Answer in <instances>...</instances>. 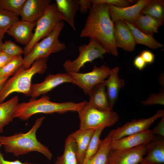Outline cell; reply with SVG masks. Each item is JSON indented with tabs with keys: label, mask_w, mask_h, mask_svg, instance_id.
Masks as SVG:
<instances>
[{
	"label": "cell",
	"mask_w": 164,
	"mask_h": 164,
	"mask_svg": "<svg viewBox=\"0 0 164 164\" xmlns=\"http://www.w3.org/2000/svg\"><path fill=\"white\" fill-rule=\"evenodd\" d=\"M23 58L21 55L14 56L0 69V76L10 77L15 74L22 67Z\"/></svg>",
	"instance_id": "4dcf8cb0"
},
{
	"label": "cell",
	"mask_w": 164,
	"mask_h": 164,
	"mask_svg": "<svg viewBox=\"0 0 164 164\" xmlns=\"http://www.w3.org/2000/svg\"><path fill=\"white\" fill-rule=\"evenodd\" d=\"M95 130L80 128L68 136L75 142L78 164H82L86 150Z\"/></svg>",
	"instance_id": "d6986e66"
},
{
	"label": "cell",
	"mask_w": 164,
	"mask_h": 164,
	"mask_svg": "<svg viewBox=\"0 0 164 164\" xmlns=\"http://www.w3.org/2000/svg\"><path fill=\"white\" fill-rule=\"evenodd\" d=\"M124 21L131 32L136 44H143L153 49L163 47V45L155 40L153 36L145 34L135 27L133 24Z\"/></svg>",
	"instance_id": "d4e9b609"
},
{
	"label": "cell",
	"mask_w": 164,
	"mask_h": 164,
	"mask_svg": "<svg viewBox=\"0 0 164 164\" xmlns=\"http://www.w3.org/2000/svg\"><path fill=\"white\" fill-rule=\"evenodd\" d=\"M32 164H37L36 163H32Z\"/></svg>",
	"instance_id": "f6af8a7d"
},
{
	"label": "cell",
	"mask_w": 164,
	"mask_h": 164,
	"mask_svg": "<svg viewBox=\"0 0 164 164\" xmlns=\"http://www.w3.org/2000/svg\"><path fill=\"white\" fill-rule=\"evenodd\" d=\"M49 57L36 60L28 69L22 67L13 76L9 79L0 91V103L3 102L10 94L14 92L22 93L30 96L31 80L36 73L42 74L46 71Z\"/></svg>",
	"instance_id": "277c9868"
},
{
	"label": "cell",
	"mask_w": 164,
	"mask_h": 164,
	"mask_svg": "<svg viewBox=\"0 0 164 164\" xmlns=\"http://www.w3.org/2000/svg\"><path fill=\"white\" fill-rule=\"evenodd\" d=\"M119 69L118 67L111 69L108 79L103 82L106 87L108 101L112 109L117 101L120 90L125 85L124 80L118 76Z\"/></svg>",
	"instance_id": "ffe728a7"
},
{
	"label": "cell",
	"mask_w": 164,
	"mask_h": 164,
	"mask_svg": "<svg viewBox=\"0 0 164 164\" xmlns=\"http://www.w3.org/2000/svg\"><path fill=\"white\" fill-rule=\"evenodd\" d=\"M92 4L103 3L111 4L121 7H125L132 5V1L126 0H91Z\"/></svg>",
	"instance_id": "e575fe53"
},
{
	"label": "cell",
	"mask_w": 164,
	"mask_h": 164,
	"mask_svg": "<svg viewBox=\"0 0 164 164\" xmlns=\"http://www.w3.org/2000/svg\"><path fill=\"white\" fill-rule=\"evenodd\" d=\"M79 11L82 13H86L92 5L91 0H79Z\"/></svg>",
	"instance_id": "74e56055"
},
{
	"label": "cell",
	"mask_w": 164,
	"mask_h": 164,
	"mask_svg": "<svg viewBox=\"0 0 164 164\" xmlns=\"http://www.w3.org/2000/svg\"><path fill=\"white\" fill-rule=\"evenodd\" d=\"M155 136L152 130L149 129L118 140L111 141L110 145V149L123 150L146 145L153 139Z\"/></svg>",
	"instance_id": "5bb4252c"
},
{
	"label": "cell",
	"mask_w": 164,
	"mask_h": 164,
	"mask_svg": "<svg viewBox=\"0 0 164 164\" xmlns=\"http://www.w3.org/2000/svg\"><path fill=\"white\" fill-rule=\"evenodd\" d=\"M147 155L140 164H162L164 163V138L154 137L146 145Z\"/></svg>",
	"instance_id": "ac0fdd59"
},
{
	"label": "cell",
	"mask_w": 164,
	"mask_h": 164,
	"mask_svg": "<svg viewBox=\"0 0 164 164\" xmlns=\"http://www.w3.org/2000/svg\"><path fill=\"white\" fill-rule=\"evenodd\" d=\"M113 23L114 40L117 47L128 52L133 51L136 43L131 32L124 21L118 20Z\"/></svg>",
	"instance_id": "9a60e30c"
},
{
	"label": "cell",
	"mask_w": 164,
	"mask_h": 164,
	"mask_svg": "<svg viewBox=\"0 0 164 164\" xmlns=\"http://www.w3.org/2000/svg\"><path fill=\"white\" fill-rule=\"evenodd\" d=\"M147 153L146 145L123 150L110 149L108 164H138Z\"/></svg>",
	"instance_id": "8fae6325"
},
{
	"label": "cell",
	"mask_w": 164,
	"mask_h": 164,
	"mask_svg": "<svg viewBox=\"0 0 164 164\" xmlns=\"http://www.w3.org/2000/svg\"><path fill=\"white\" fill-rule=\"evenodd\" d=\"M37 22L19 21L14 24L6 33L13 37L16 42L26 46L32 39L34 33L32 30L36 26Z\"/></svg>",
	"instance_id": "e0dca14e"
},
{
	"label": "cell",
	"mask_w": 164,
	"mask_h": 164,
	"mask_svg": "<svg viewBox=\"0 0 164 164\" xmlns=\"http://www.w3.org/2000/svg\"><path fill=\"white\" fill-rule=\"evenodd\" d=\"M89 96L88 105L102 111L112 110L108 101L106 87L103 83L95 87Z\"/></svg>",
	"instance_id": "7402d4cb"
},
{
	"label": "cell",
	"mask_w": 164,
	"mask_h": 164,
	"mask_svg": "<svg viewBox=\"0 0 164 164\" xmlns=\"http://www.w3.org/2000/svg\"><path fill=\"white\" fill-rule=\"evenodd\" d=\"M61 21L56 3H50L37 21L32 40L23 49L24 56L28 54L40 40L48 36Z\"/></svg>",
	"instance_id": "52a82bcc"
},
{
	"label": "cell",
	"mask_w": 164,
	"mask_h": 164,
	"mask_svg": "<svg viewBox=\"0 0 164 164\" xmlns=\"http://www.w3.org/2000/svg\"><path fill=\"white\" fill-rule=\"evenodd\" d=\"M78 113L81 129L105 128L114 125L119 120L118 114L113 110L102 111L87 104Z\"/></svg>",
	"instance_id": "8992f818"
},
{
	"label": "cell",
	"mask_w": 164,
	"mask_h": 164,
	"mask_svg": "<svg viewBox=\"0 0 164 164\" xmlns=\"http://www.w3.org/2000/svg\"><path fill=\"white\" fill-rule=\"evenodd\" d=\"M133 64L135 67L139 70H141L144 69L146 64L140 55L135 57L134 61Z\"/></svg>",
	"instance_id": "60d3db41"
},
{
	"label": "cell",
	"mask_w": 164,
	"mask_h": 164,
	"mask_svg": "<svg viewBox=\"0 0 164 164\" xmlns=\"http://www.w3.org/2000/svg\"><path fill=\"white\" fill-rule=\"evenodd\" d=\"M152 131L155 135L156 134L162 137L164 136V115L161 117V120Z\"/></svg>",
	"instance_id": "d590c367"
},
{
	"label": "cell",
	"mask_w": 164,
	"mask_h": 164,
	"mask_svg": "<svg viewBox=\"0 0 164 164\" xmlns=\"http://www.w3.org/2000/svg\"><path fill=\"white\" fill-rule=\"evenodd\" d=\"M146 64H151L153 63L155 59V55L153 53L148 50L142 51L140 55Z\"/></svg>",
	"instance_id": "8d00e7d4"
},
{
	"label": "cell",
	"mask_w": 164,
	"mask_h": 164,
	"mask_svg": "<svg viewBox=\"0 0 164 164\" xmlns=\"http://www.w3.org/2000/svg\"><path fill=\"white\" fill-rule=\"evenodd\" d=\"M159 81L160 84L162 86V89H163V86L164 87V76L163 74L160 75L159 77ZM164 90V89H163Z\"/></svg>",
	"instance_id": "7bdbcfd3"
},
{
	"label": "cell",
	"mask_w": 164,
	"mask_h": 164,
	"mask_svg": "<svg viewBox=\"0 0 164 164\" xmlns=\"http://www.w3.org/2000/svg\"><path fill=\"white\" fill-rule=\"evenodd\" d=\"M80 37H88L100 43L108 53L117 56L114 23L106 4H92Z\"/></svg>",
	"instance_id": "6da1fadb"
},
{
	"label": "cell",
	"mask_w": 164,
	"mask_h": 164,
	"mask_svg": "<svg viewBox=\"0 0 164 164\" xmlns=\"http://www.w3.org/2000/svg\"><path fill=\"white\" fill-rule=\"evenodd\" d=\"M164 115V110H160L149 118L133 119L123 126L111 131L108 135L110 137L111 140L113 141L146 131L149 129L157 119Z\"/></svg>",
	"instance_id": "30bf717a"
},
{
	"label": "cell",
	"mask_w": 164,
	"mask_h": 164,
	"mask_svg": "<svg viewBox=\"0 0 164 164\" xmlns=\"http://www.w3.org/2000/svg\"><path fill=\"white\" fill-rule=\"evenodd\" d=\"M140 14L148 15L164 21V0H150L149 3L141 10Z\"/></svg>",
	"instance_id": "83f0119b"
},
{
	"label": "cell",
	"mask_w": 164,
	"mask_h": 164,
	"mask_svg": "<svg viewBox=\"0 0 164 164\" xmlns=\"http://www.w3.org/2000/svg\"><path fill=\"white\" fill-rule=\"evenodd\" d=\"M55 164H78L76 143L72 139L68 136L66 139L63 152L57 158Z\"/></svg>",
	"instance_id": "484cf974"
},
{
	"label": "cell",
	"mask_w": 164,
	"mask_h": 164,
	"mask_svg": "<svg viewBox=\"0 0 164 164\" xmlns=\"http://www.w3.org/2000/svg\"><path fill=\"white\" fill-rule=\"evenodd\" d=\"M111 69L104 65L94 66L92 71L82 73H69L74 80V84L81 89L84 93L89 96L93 89L102 83L109 76Z\"/></svg>",
	"instance_id": "9c48e42d"
},
{
	"label": "cell",
	"mask_w": 164,
	"mask_h": 164,
	"mask_svg": "<svg viewBox=\"0 0 164 164\" xmlns=\"http://www.w3.org/2000/svg\"><path fill=\"white\" fill-rule=\"evenodd\" d=\"M79 0H56L57 11L62 21L67 22L74 30L75 18L79 10Z\"/></svg>",
	"instance_id": "44dd1931"
},
{
	"label": "cell",
	"mask_w": 164,
	"mask_h": 164,
	"mask_svg": "<svg viewBox=\"0 0 164 164\" xmlns=\"http://www.w3.org/2000/svg\"><path fill=\"white\" fill-rule=\"evenodd\" d=\"M26 0H0V9L11 12L18 16Z\"/></svg>",
	"instance_id": "1f68e13d"
},
{
	"label": "cell",
	"mask_w": 164,
	"mask_h": 164,
	"mask_svg": "<svg viewBox=\"0 0 164 164\" xmlns=\"http://www.w3.org/2000/svg\"><path fill=\"white\" fill-rule=\"evenodd\" d=\"M64 26L61 21L51 33L39 42L36 43L31 52L23 58L22 67L29 68L37 59L41 57H49L53 53L58 52L66 48L65 44L58 39L59 35Z\"/></svg>",
	"instance_id": "5b68a950"
},
{
	"label": "cell",
	"mask_w": 164,
	"mask_h": 164,
	"mask_svg": "<svg viewBox=\"0 0 164 164\" xmlns=\"http://www.w3.org/2000/svg\"><path fill=\"white\" fill-rule=\"evenodd\" d=\"M45 117L37 118L31 129L27 132H20L10 136H0V144L5 151L16 156L32 152H39L50 160L52 154L48 147L37 139L36 133L42 125Z\"/></svg>",
	"instance_id": "7a4b0ae2"
},
{
	"label": "cell",
	"mask_w": 164,
	"mask_h": 164,
	"mask_svg": "<svg viewBox=\"0 0 164 164\" xmlns=\"http://www.w3.org/2000/svg\"><path fill=\"white\" fill-rule=\"evenodd\" d=\"M144 106L158 104L164 105V92L161 91L158 93H153L149 95V97L145 100L142 102Z\"/></svg>",
	"instance_id": "836d02e7"
},
{
	"label": "cell",
	"mask_w": 164,
	"mask_h": 164,
	"mask_svg": "<svg viewBox=\"0 0 164 164\" xmlns=\"http://www.w3.org/2000/svg\"><path fill=\"white\" fill-rule=\"evenodd\" d=\"M111 139L108 135L101 140L99 148L97 153L86 164H108V155L110 150Z\"/></svg>",
	"instance_id": "4316f807"
},
{
	"label": "cell",
	"mask_w": 164,
	"mask_h": 164,
	"mask_svg": "<svg viewBox=\"0 0 164 164\" xmlns=\"http://www.w3.org/2000/svg\"><path fill=\"white\" fill-rule=\"evenodd\" d=\"M18 17L11 12L0 9V38H3L10 28L20 21Z\"/></svg>",
	"instance_id": "f1b7e54d"
},
{
	"label": "cell",
	"mask_w": 164,
	"mask_h": 164,
	"mask_svg": "<svg viewBox=\"0 0 164 164\" xmlns=\"http://www.w3.org/2000/svg\"><path fill=\"white\" fill-rule=\"evenodd\" d=\"M2 51L11 56L24 53L23 49L10 40H6L3 43Z\"/></svg>",
	"instance_id": "d6a6232c"
},
{
	"label": "cell",
	"mask_w": 164,
	"mask_h": 164,
	"mask_svg": "<svg viewBox=\"0 0 164 164\" xmlns=\"http://www.w3.org/2000/svg\"><path fill=\"white\" fill-rule=\"evenodd\" d=\"M163 21L148 15L140 14L132 24L142 32L153 36L158 32V28L162 25Z\"/></svg>",
	"instance_id": "603a6c76"
},
{
	"label": "cell",
	"mask_w": 164,
	"mask_h": 164,
	"mask_svg": "<svg viewBox=\"0 0 164 164\" xmlns=\"http://www.w3.org/2000/svg\"><path fill=\"white\" fill-rule=\"evenodd\" d=\"M88 102L75 103L72 101L61 103L50 101L49 97L43 95L40 98H31L28 102L19 103L13 114L17 118L26 121L32 116L39 113L63 114L69 111L78 112L87 105Z\"/></svg>",
	"instance_id": "3957f363"
},
{
	"label": "cell",
	"mask_w": 164,
	"mask_h": 164,
	"mask_svg": "<svg viewBox=\"0 0 164 164\" xmlns=\"http://www.w3.org/2000/svg\"><path fill=\"white\" fill-rule=\"evenodd\" d=\"M2 146L0 144V164H32V162H22L18 159L12 161L5 160L3 154L1 151V148Z\"/></svg>",
	"instance_id": "f35d334b"
},
{
	"label": "cell",
	"mask_w": 164,
	"mask_h": 164,
	"mask_svg": "<svg viewBox=\"0 0 164 164\" xmlns=\"http://www.w3.org/2000/svg\"><path fill=\"white\" fill-rule=\"evenodd\" d=\"M79 54L77 57L72 61L67 60L63 64L66 73H78L87 63L91 62L97 58H102L106 51L103 46L96 41L90 39L87 44L78 47Z\"/></svg>",
	"instance_id": "ba28073f"
},
{
	"label": "cell",
	"mask_w": 164,
	"mask_h": 164,
	"mask_svg": "<svg viewBox=\"0 0 164 164\" xmlns=\"http://www.w3.org/2000/svg\"><path fill=\"white\" fill-rule=\"evenodd\" d=\"M50 0H26L21 11V20L37 22L51 3Z\"/></svg>",
	"instance_id": "2e32d148"
},
{
	"label": "cell",
	"mask_w": 164,
	"mask_h": 164,
	"mask_svg": "<svg viewBox=\"0 0 164 164\" xmlns=\"http://www.w3.org/2000/svg\"><path fill=\"white\" fill-rule=\"evenodd\" d=\"M105 128H101L96 129L86 150L82 164H86L97 152L101 142L100 136Z\"/></svg>",
	"instance_id": "f546056e"
},
{
	"label": "cell",
	"mask_w": 164,
	"mask_h": 164,
	"mask_svg": "<svg viewBox=\"0 0 164 164\" xmlns=\"http://www.w3.org/2000/svg\"><path fill=\"white\" fill-rule=\"evenodd\" d=\"M9 78L8 76H0V91L3 88Z\"/></svg>",
	"instance_id": "b9f144b4"
},
{
	"label": "cell",
	"mask_w": 164,
	"mask_h": 164,
	"mask_svg": "<svg viewBox=\"0 0 164 164\" xmlns=\"http://www.w3.org/2000/svg\"><path fill=\"white\" fill-rule=\"evenodd\" d=\"M13 57L1 51L0 53V69L10 61Z\"/></svg>",
	"instance_id": "ab89813d"
},
{
	"label": "cell",
	"mask_w": 164,
	"mask_h": 164,
	"mask_svg": "<svg viewBox=\"0 0 164 164\" xmlns=\"http://www.w3.org/2000/svg\"><path fill=\"white\" fill-rule=\"evenodd\" d=\"M19 97L16 95L8 101L0 103V133L4 128L12 121L14 111L19 104Z\"/></svg>",
	"instance_id": "cb8c5ba5"
},
{
	"label": "cell",
	"mask_w": 164,
	"mask_h": 164,
	"mask_svg": "<svg viewBox=\"0 0 164 164\" xmlns=\"http://www.w3.org/2000/svg\"><path fill=\"white\" fill-rule=\"evenodd\" d=\"M149 1L150 0H139L135 4L125 7L106 4L113 22L118 20H123L133 24L140 14L141 10Z\"/></svg>",
	"instance_id": "4fadbf2b"
},
{
	"label": "cell",
	"mask_w": 164,
	"mask_h": 164,
	"mask_svg": "<svg viewBox=\"0 0 164 164\" xmlns=\"http://www.w3.org/2000/svg\"><path fill=\"white\" fill-rule=\"evenodd\" d=\"M65 83L73 84L74 80L69 73L49 74L42 82L32 84L30 96L32 98L45 94L59 85Z\"/></svg>",
	"instance_id": "7c38bea8"
},
{
	"label": "cell",
	"mask_w": 164,
	"mask_h": 164,
	"mask_svg": "<svg viewBox=\"0 0 164 164\" xmlns=\"http://www.w3.org/2000/svg\"><path fill=\"white\" fill-rule=\"evenodd\" d=\"M3 43L2 41V39L0 38V53L2 51V48Z\"/></svg>",
	"instance_id": "ee69618b"
}]
</instances>
